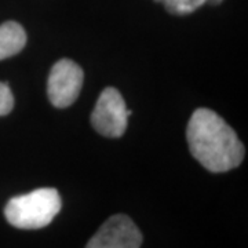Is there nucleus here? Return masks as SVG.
I'll return each mask as SVG.
<instances>
[{
    "label": "nucleus",
    "mask_w": 248,
    "mask_h": 248,
    "mask_svg": "<svg viewBox=\"0 0 248 248\" xmlns=\"http://www.w3.org/2000/svg\"><path fill=\"white\" fill-rule=\"evenodd\" d=\"M142 241V233L133 219L117 214L98 229L86 248H141Z\"/></svg>",
    "instance_id": "nucleus-5"
},
{
    "label": "nucleus",
    "mask_w": 248,
    "mask_h": 248,
    "mask_svg": "<svg viewBox=\"0 0 248 248\" xmlns=\"http://www.w3.org/2000/svg\"><path fill=\"white\" fill-rule=\"evenodd\" d=\"M186 141L193 157L211 172L231 171L244 159V145L236 131L221 116L205 108L195 110L190 117Z\"/></svg>",
    "instance_id": "nucleus-1"
},
{
    "label": "nucleus",
    "mask_w": 248,
    "mask_h": 248,
    "mask_svg": "<svg viewBox=\"0 0 248 248\" xmlns=\"http://www.w3.org/2000/svg\"><path fill=\"white\" fill-rule=\"evenodd\" d=\"M14 108V97L6 83L0 81V116L9 115Z\"/></svg>",
    "instance_id": "nucleus-7"
},
{
    "label": "nucleus",
    "mask_w": 248,
    "mask_h": 248,
    "mask_svg": "<svg viewBox=\"0 0 248 248\" xmlns=\"http://www.w3.org/2000/svg\"><path fill=\"white\" fill-rule=\"evenodd\" d=\"M27 45V33L18 22L9 21L0 25V61L18 54Z\"/></svg>",
    "instance_id": "nucleus-6"
},
{
    "label": "nucleus",
    "mask_w": 248,
    "mask_h": 248,
    "mask_svg": "<svg viewBox=\"0 0 248 248\" xmlns=\"http://www.w3.org/2000/svg\"><path fill=\"white\" fill-rule=\"evenodd\" d=\"M61 207L60 193L53 187H42L10 199L4 208V215L14 228L42 229L51 223L61 211Z\"/></svg>",
    "instance_id": "nucleus-2"
},
{
    "label": "nucleus",
    "mask_w": 248,
    "mask_h": 248,
    "mask_svg": "<svg viewBox=\"0 0 248 248\" xmlns=\"http://www.w3.org/2000/svg\"><path fill=\"white\" fill-rule=\"evenodd\" d=\"M84 73L76 62L60 60L51 68L47 81V95L55 108H68L78 99Z\"/></svg>",
    "instance_id": "nucleus-4"
},
{
    "label": "nucleus",
    "mask_w": 248,
    "mask_h": 248,
    "mask_svg": "<svg viewBox=\"0 0 248 248\" xmlns=\"http://www.w3.org/2000/svg\"><path fill=\"white\" fill-rule=\"evenodd\" d=\"M131 112L125 107L122 94L113 87L102 91L91 113V124L95 131L108 138L122 137L127 128Z\"/></svg>",
    "instance_id": "nucleus-3"
}]
</instances>
